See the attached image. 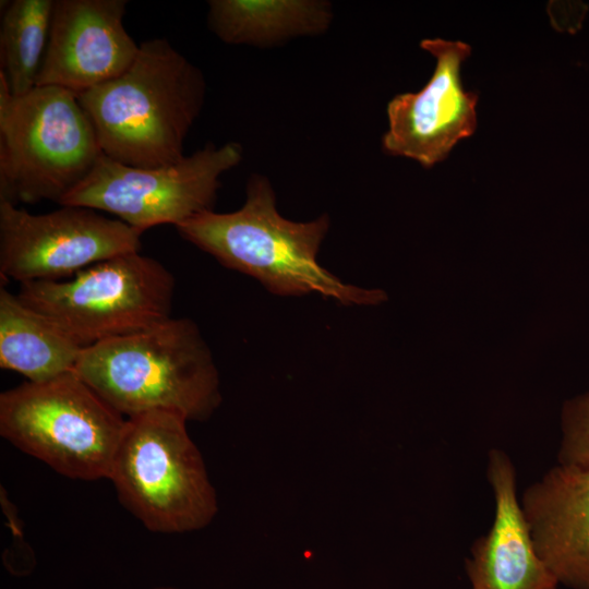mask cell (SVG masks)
I'll use <instances>...</instances> for the list:
<instances>
[{
    "instance_id": "cell-16",
    "label": "cell",
    "mask_w": 589,
    "mask_h": 589,
    "mask_svg": "<svg viewBox=\"0 0 589 589\" xmlns=\"http://www.w3.org/2000/svg\"><path fill=\"white\" fill-rule=\"evenodd\" d=\"M55 0H13L0 24V61L14 96L37 86L48 45Z\"/></svg>"
},
{
    "instance_id": "cell-8",
    "label": "cell",
    "mask_w": 589,
    "mask_h": 589,
    "mask_svg": "<svg viewBox=\"0 0 589 589\" xmlns=\"http://www.w3.org/2000/svg\"><path fill=\"white\" fill-rule=\"evenodd\" d=\"M242 159L238 143L207 144L181 160L140 168L101 155L89 173L59 203L116 215L141 233L158 226L176 227L212 211L219 178Z\"/></svg>"
},
{
    "instance_id": "cell-4",
    "label": "cell",
    "mask_w": 589,
    "mask_h": 589,
    "mask_svg": "<svg viewBox=\"0 0 589 589\" xmlns=\"http://www.w3.org/2000/svg\"><path fill=\"white\" fill-rule=\"evenodd\" d=\"M101 155L74 93L36 86L14 96L0 71V202L59 204Z\"/></svg>"
},
{
    "instance_id": "cell-14",
    "label": "cell",
    "mask_w": 589,
    "mask_h": 589,
    "mask_svg": "<svg viewBox=\"0 0 589 589\" xmlns=\"http://www.w3.org/2000/svg\"><path fill=\"white\" fill-rule=\"evenodd\" d=\"M83 349L50 318L1 286V369L43 382L74 371Z\"/></svg>"
},
{
    "instance_id": "cell-12",
    "label": "cell",
    "mask_w": 589,
    "mask_h": 589,
    "mask_svg": "<svg viewBox=\"0 0 589 589\" xmlns=\"http://www.w3.org/2000/svg\"><path fill=\"white\" fill-rule=\"evenodd\" d=\"M541 561L569 589H589V469L560 465L520 503Z\"/></svg>"
},
{
    "instance_id": "cell-1",
    "label": "cell",
    "mask_w": 589,
    "mask_h": 589,
    "mask_svg": "<svg viewBox=\"0 0 589 589\" xmlns=\"http://www.w3.org/2000/svg\"><path fill=\"white\" fill-rule=\"evenodd\" d=\"M201 70L166 38L140 44L119 76L77 94L107 157L155 168L182 158L184 140L205 100Z\"/></svg>"
},
{
    "instance_id": "cell-7",
    "label": "cell",
    "mask_w": 589,
    "mask_h": 589,
    "mask_svg": "<svg viewBox=\"0 0 589 589\" xmlns=\"http://www.w3.org/2000/svg\"><path fill=\"white\" fill-rule=\"evenodd\" d=\"M173 290V276L159 261L131 252L65 280L20 284L16 294L87 348L171 317Z\"/></svg>"
},
{
    "instance_id": "cell-5",
    "label": "cell",
    "mask_w": 589,
    "mask_h": 589,
    "mask_svg": "<svg viewBox=\"0 0 589 589\" xmlns=\"http://www.w3.org/2000/svg\"><path fill=\"white\" fill-rule=\"evenodd\" d=\"M179 413L127 418L108 479L120 503L152 532L206 527L218 504L204 459Z\"/></svg>"
},
{
    "instance_id": "cell-2",
    "label": "cell",
    "mask_w": 589,
    "mask_h": 589,
    "mask_svg": "<svg viewBox=\"0 0 589 589\" xmlns=\"http://www.w3.org/2000/svg\"><path fill=\"white\" fill-rule=\"evenodd\" d=\"M328 227L326 215L306 223L280 216L268 180L254 175L240 209L205 211L176 228L182 238L220 264L256 278L273 293L316 292L344 304L385 300L383 291L344 284L317 263L316 254Z\"/></svg>"
},
{
    "instance_id": "cell-18",
    "label": "cell",
    "mask_w": 589,
    "mask_h": 589,
    "mask_svg": "<svg viewBox=\"0 0 589 589\" xmlns=\"http://www.w3.org/2000/svg\"><path fill=\"white\" fill-rule=\"evenodd\" d=\"M154 589H178V588H173V587H156Z\"/></svg>"
},
{
    "instance_id": "cell-11",
    "label": "cell",
    "mask_w": 589,
    "mask_h": 589,
    "mask_svg": "<svg viewBox=\"0 0 589 589\" xmlns=\"http://www.w3.org/2000/svg\"><path fill=\"white\" fill-rule=\"evenodd\" d=\"M127 5L125 0H55L37 86L77 95L122 74L140 48L123 25Z\"/></svg>"
},
{
    "instance_id": "cell-17",
    "label": "cell",
    "mask_w": 589,
    "mask_h": 589,
    "mask_svg": "<svg viewBox=\"0 0 589 589\" xmlns=\"http://www.w3.org/2000/svg\"><path fill=\"white\" fill-rule=\"evenodd\" d=\"M562 432L558 464L589 469V393L565 402Z\"/></svg>"
},
{
    "instance_id": "cell-3",
    "label": "cell",
    "mask_w": 589,
    "mask_h": 589,
    "mask_svg": "<svg viewBox=\"0 0 589 589\" xmlns=\"http://www.w3.org/2000/svg\"><path fill=\"white\" fill-rule=\"evenodd\" d=\"M74 371L125 418L170 411L204 421L221 401L212 353L185 317L84 348Z\"/></svg>"
},
{
    "instance_id": "cell-6",
    "label": "cell",
    "mask_w": 589,
    "mask_h": 589,
    "mask_svg": "<svg viewBox=\"0 0 589 589\" xmlns=\"http://www.w3.org/2000/svg\"><path fill=\"white\" fill-rule=\"evenodd\" d=\"M127 418L75 371L0 395V434L74 480L108 479Z\"/></svg>"
},
{
    "instance_id": "cell-13",
    "label": "cell",
    "mask_w": 589,
    "mask_h": 589,
    "mask_svg": "<svg viewBox=\"0 0 589 589\" xmlns=\"http://www.w3.org/2000/svg\"><path fill=\"white\" fill-rule=\"evenodd\" d=\"M488 479L495 515L485 536L471 546L465 568L470 589H558L537 554L516 494V471L506 453H489Z\"/></svg>"
},
{
    "instance_id": "cell-9",
    "label": "cell",
    "mask_w": 589,
    "mask_h": 589,
    "mask_svg": "<svg viewBox=\"0 0 589 589\" xmlns=\"http://www.w3.org/2000/svg\"><path fill=\"white\" fill-rule=\"evenodd\" d=\"M141 236L87 207L31 214L0 202V275L20 284L65 280L99 262L140 252Z\"/></svg>"
},
{
    "instance_id": "cell-10",
    "label": "cell",
    "mask_w": 589,
    "mask_h": 589,
    "mask_svg": "<svg viewBox=\"0 0 589 589\" xmlns=\"http://www.w3.org/2000/svg\"><path fill=\"white\" fill-rule=\"evenodd\" d=\"M436 65L430 81L417 93H402L387 105L388 130L383 149L394 156L414 159L430 168L444 160L454 146L477 128L478 93L464 89L462 61L471 47L460 40L423 39Z\"/></svg>"
},
{
    "instance_id": "cell-15",
    "label": "cell",
    "mask_w": 589,
    "mask_h": 589,
    "mask_svg": "<svg viewBox=\"0 0 589 589\" xmlns=\"http://www.w3.org/2000/svg\"><path fill=\"white\" fill-rule=\"evenodd\" d=\"M330 5L321 1L212 0L208 25L227 44L266 46L327 29Z\"/></svg>"
}]
</instances>
